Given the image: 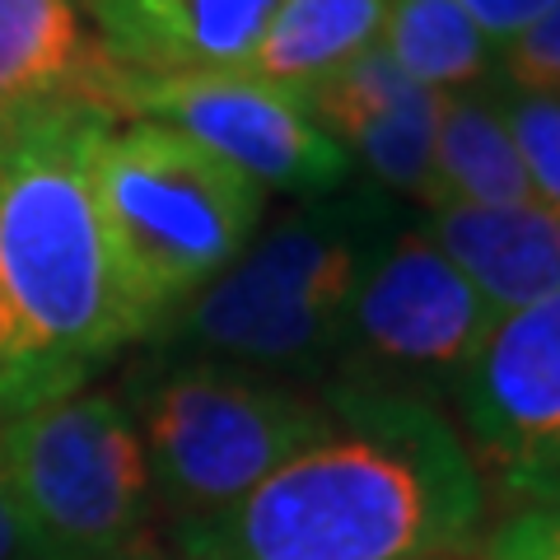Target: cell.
Wrapping results in <instances>:
<instances>
[{
    "instance_id": "3",
    "label": "cell",
    "mask_w": 560,
    "mask_h": 560,
    "mask_svg": "<svg viewBox=\"0 0 560 560\" xmlns=\"http://www.w3.org/2000/svg\"><path fill=\"white\" fill-rule=\"evenodd\" d=\"M407 224L393 191L364 178L304 197L154 331L160 360L327 383L360 280Z\"/></svg>"
},
{
    "instance_id": "24",
    "label": "cell",
    "mask_w": 560,
    "mask_h": 560,
    "mask_svg": "<svg viewBox=\"0 0 560 560\" xmlns=\"http://www.w3.org/2000/svg\"><path fill=\"white\" fill-rule=\"evenodd\" d=\"M556 94H560V90H556Z\"/></svg>"
},
{
    "instance_id": "14",
    "label": "cell",
    "mask_w": 560,
    "mask_h": 560,
    "mask_svg": "<svg viewBox=\"0 0 560 560\" xmlns=\"http://www.w3.org/2000/svg\"><path fill=\"white\" fill-rule=\"evenodd\" d=\"M537 201L528 173L514 150V136L486 84L440 94L434 121V168L425 206H528Z\"/></svg>"
},
{
    "instance_id": "7",
    "label": "cell",
    "mask_w": 560,
    "mask_h": 560,
    "mask_svg": "<svg viewBox=\"0 0 560 560\" xmlns=\"http://www.w3.org/2000/svg\"><path fill=\"white\" fill-rule=\"evenodd\" d=\"M500 313L411 224L393 238L350 300L337 364L327 383L374 388L416 401H448L481 355Z\"/></svg>"
},
{
    "instance_id": "2",
    "label": "cell",
    "mask_w": 560,
    "mask_h": 560,
    "mask_svg": "<svg viewBox=\"0 0 560 560\" xmlns=\"http://www.w3.org/2000/svg\"><path fill=\"white\" fill-rule=\"evenodd\" d=\"M113 121L90 98L0 117V285L47 397L84 388L98 364L150 337L94 191V150Z\"/></svg>"
},
{
    "instance_id": "19",
    "label": "cell",
    "mask_w": 560,
    "mask_h": 560,
    "mask_svg": "<svg viewBox=\"0 0 560 560\" xmlns=\"http://www.w3.org/2000/svg\"><path fill=\"white\" fill-rule=\"evenodd\" d=\"M495 75L523 84V90H560V5L547 10L518 43L500 51Z\"/></svg>"
},
{
    "instance_id": "18",
    "label": "cell",
    "mask_w": 560,
    "mask_h": 560,
    "mask_svg": "<svg viewBox=\"0 0 560 560\" xmlns=\"http://www.w3.org/2000/svg\"><path fill=\"white\" fill-rule=\"evenodd\" d=\"M486 560H560V495L510 504L495 528L481 537Z\"/></svg>"
},
{
    "instance_id": "20",
    "label": "cell",
    "mask_w": 560,
    "mask_h": 560,
    "mask_svg": "<svg viewBox=\"0 0 560 560\" xmlns=\"http://www.w3.org/2000/svg\"><path fill=\"white\" fill-rule=\"evenodd\" d=\"M33 401H47V383H43V370L33 360L20 323H14L5 285H0V416H14L33 407Z\"/></svg>"
},
{
    "instance_id": "6",
    "label": "cell",
    "mask_w": 560,
    "mask_h": 560,
    "mask_svg": "<svg viewBox=\"0 0 560 560\" xmlns=\"http://www.w3.org/2000/svg\"><path fill=\"white\" fill-rule=\"evenodd\" d=\"M28 560H113L140 547L150 467L113 393L70 388L0 420Z\"/></svg>"
},
{
    "instance_id": "15",
    "label": "cell",
    "mask_w": 560,
    "mask_h": 560,
    "mask_svg": "<svg viewBox=\"0 0 560 560\" xmlns=\"http://www.w3.org/2000/svg\"><path fill=\"white\" fill-rule=\"evenodd\" d=\"M383 14L388 0H280L243 70L304 98L341 66L378 47Z\"/></svg>"
},
{
    "instance_id": "1",
    "label": "cell",
    "mask_w": 560,
    "mask_h": 560,
    "mask_svg": "<svg viewBox=\"0 0 560 560\" xmlns=\"http://www.w3.org/2000/svg\"><path fill=\"white\" fill-rule=\"evenodd\" d=\"M327 430L257 490L187 523V560H463L490 490L444 407L323 383Z\"/></svg>"
},
{
    "instance_id": "25",
    "label": "cell",
    "mask_w": 560,
    "mask_h": 560,
    "mask_svg": "<svg viewBox=\"0 0 560 560\" xmlns=\"http://www.w3.org/2000/svg\"><path fill=\"white\" fill-rule=\"evenodd\" d=\"M463 560H467V556H463Z\"/></svg>"
},
{
    "instance_id": "13",
    "label": "cell",
    "mask_w": 560,
    "mask_h": 560,
    "mask_svg": "<svg viewBox=\"0 0 560 560\" xmlns=\"http://www.w3.org/2000/svg\"><path fill=\"white\" fill-rule=\"evenodd\" d=\"M108 75L80 0H0V117L57 98L103 103Z\"/></svg>"
},
{
    "instance_id": "12",
    "label": "cell",
    "mask_w": 560,
    "mask_h": 560,
    "mask_svg": "<svg viewBox=\"0 0 560 560\" xmlns=\"http://www.w3.org/2000/svg\"><path fill=\"white\" fill-rule=\"evenodd\" d=\"M416 224L500 318L560 290V210L551 206H420Z\"/></svg>"
},
{
    "instance_id": "23",
    "label": "cell",
    "mask_w": 560,
    "mask_h": 560,
    "mask_svg": "<svg viewBox=\"0 0 560 560\" xmlns=\"http://www.w3.org/2000/svg\"><path fill=\"white\" fill-rule=\"evenodd\" d=\"M113 560H164L160 551H150V547H136V551H127V556H113Z\"/></svg>"
},
{
    "instance_id": "17",
    "label": "cell",
    "mask_w": 560,
    "mask_h": 560,
    "mask_svg": "<svg viewBox=\"0 0 560 560\" xmlns=\"http://www.w3.org/2000/svg\"><path fill=\"white\" fill-rule=\"evenodd\" d=\"M490 94H495V108L514 136L533 197L560 210V94L523 90V84H510L500 75H490Z\"/></svg>"
},
{
    "instance_id": "8",
    "label": "cell",
    "mask_w": 560,
    "mask_h": 560,
    "mask_svg": "<svg viewBox=\"0 0 560 560\" xmlns=\"http://www.w3.org/2000/svg\"><path fill=\"white\" fill-rule=\"evenodd\" d=\"M108 113L121 121H160L197 140L257 187L290 197H327L355 178L346 154L313 121L300 94L257 80L253 70H201V75H136L113 66Z\"/></svg>"
},
{
    "instance_id": "16",
    "label": "cell",
    "mask_w": 560,
    "mask_h": 560,
    "mask_svg": "<svg viewBox=\"0 0 560 560\" xmlns=\"http://www.w3.org/2000/svg\"><path fill=\"white\" fill-rule=\"evenodd\" d=\"M378 47L434 94L471 90L500 70V47L453 0H388Z\"/></svg>"
},
{
    "instance_id": "4",
    "label": "cell",
    "mask_w": 560,
    "mask_h": 560,
    "mask_svg": "<svg viewBox=\"0 0 560 560\" xmlns=\"http://www.w3.org/2000/svg\"><path fill=\"white\" fill-rule=\"evenodd\" d=\"M94 191L150 337L248 248L267 215V187L160 121H113L103 131Z\"/></svg>"
},
{
    "instance_id": "9",
    "label": "cell",
    "mask_w": 560,
    "mask_h": 560,
    "mask_svg": "<svg viewBox=\"0 0 560 560\" xmlns=\"http://www.w3.org/2000/svg\"><path fill=\"white\" fill-rule=\"evenodd\" d=\"M448 401L486 490L510 504L560 495V290L504 313Z\"/></svg>"
},
{
    "instance_id": "11",
    "label": "cell",
    "mask_w": 560,
    "mask_h": 560,
    "mask_svg": "<svg viewBox=\"0 0 560 560\" xmlns=\"http://www.w3.org/2000/svg\"><path fill=\"white\" fill-rule=\"evenodd\" d=\"M103 57L136 75L243 70L280 0H80Z\"/></svg>"
},
{
    "instance_id": "21",
    "label": "cell",
    "mask_w": 560,
    "mask_h": 560,
    "mask_svg": "<svg viewBox=\"0 0 560 560\" xmlns=\"http://www.w3.org/2000/svg\"><path fill=\"white\" fill-rule=\"evenodd\" d=\"M453 5L467 10V20L504 51L510 43H518L541 14L556 10L560 0H453Z\"/></svg>"
},
{
    "instance_id": "10",
    "label": "cell",
    "mask_w": 560,
    "mask_h": 560,
    "mask_svg": "<svg viewBox=\"0 0 560 560\" xmlns=\"http://www.w3.org/2000/svg\"><path fill=\"white\" fill-rule=\"evenodd\" d=\"M304 108L364 183L393 191L397 201H416V210L430 201L440 94L411 80L383 47H370L308 90Z\"/></svg>"
},
{
    "instance_id": "22",
    "label": "cell",
    "mask_w": 560,
    "mask_h": 560,
    "mask_svg": "<svg viewBox=\"0 0 560 560\" xmlns=\"http://www.w3.org/2000/svg\"><path fill=\"white\" fill-rule=\"evenodd\" d=\"M0 420H5V416H0ZM0 560H28L24 518H20V504H14L10 463H5V434H0Z\"/></svg>"
},
{
    "instance_id": "5",
    "label": "cell",
    "mask_w": 560,
    "mask_h": 560,
    "mask_svg": "<svg viewBox=\"0 0 560 560\" xmlns=\"http://www.w3.org/2000/svg\"><path fill=\"white\" fill-rule=\"evenodd\" d=\"M136 411L150 490L173 528L224 514L327 430L323 393L206 360H164Z\"/></svg>"
}]
</instances>
